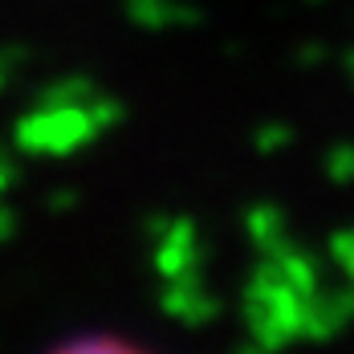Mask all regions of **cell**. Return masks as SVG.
Here are the masks:
<instances>
[{"mask_svg":"<svg viewBox=\"0 0 354 354\" xmlns=\"http://www.w3.org/2000/svg\"><path fill=\"white\" fill-rule=\"evenodd\" d=\"M45 354H155L147 342L131 338V334H114V330H86V334H70L62 342H53Z\"/></svg>","mask_w":354,"mask_h":354,"instance_id":"obj_1","label":"cell"}]
</instances>
